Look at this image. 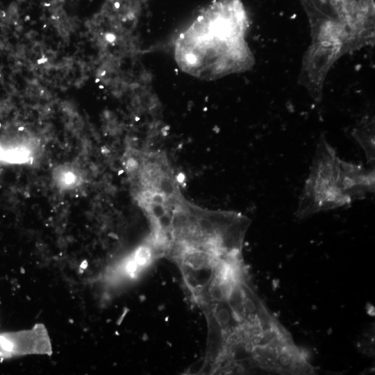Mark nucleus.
<instances>
[{"mask_svg":"<svg viewBox=\"0 0 375 375\" xmlns=\"http://www.w3.org/2000/svg\"><path fill=\"white\" fill-rule=\"evenodd\" d=\"M374 171L340 159L322 138L317 146L296 215L301 219L348 205L374 190Z\"/></svg>","mask_w":375,"mask_h":375,"instance_id":"f257e3e1","label":"nucleus"},{"mask_svg":"<svg viewBox=\"0 0 375 375\" xmlns=\"http://www.w3.org/2000/svg\"><path fill=\"white\" fill-rule=\"evenodd\" d=\"M308 19L316 21L352 49L374 42V0H301Z\"/></svg>","mask_w":375,"mask_h":375,"instance_id":"f03ea898","label":"nucleus"},{"mask_svg":"<svg viewBox=\"0 0 375 375\" xmlns=\"http://www.w3.org/2000/svg\"><path fill=\"white\" fill-rule=\"evenodd\" d=\"M355 137L364 149L368 160L370 162L374 161V138L372 121L367 122L363 126L356 129L355 131Z\"/></svg>","mask_w":375,"mask_h":375,"instance_id":"7ed1b4c3","label":"nucleus"},{"mask_svg":"<svg viewBox=\"0 0 375 375\" xmlns=\"http://www.w3.org/2000/svg\"><path fill=\"white\" fill-rule=\"evenodd\" d=\"M185 179V176L183 173H179L176 176V181L179 183H183Z\"/></svg>","mask_w":375,"mask_h":375,"instance_id":"20e7f679","label":"nucleus"},{"mask_svg":"<svg viewBox=\"0 0 375 375\" xmlns=\"http://www.w3.org/2000/svg\"><path fill=\"white\" fill-rule=\"evenodd\" d=\"M123 172H124V171H123V170H120V171L119 172V173H118V174H119H119H122Z\"/></svg>","mask_w":375,"mask_h":375,"instance_id":"39448f33","label":"nucleus"}]
</instances>
